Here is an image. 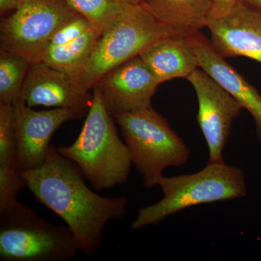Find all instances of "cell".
Returning <instances> with one entry per match:
<instances>
[{
  "label": "cell",
  "mask_w": 261,
  "mask_h": 261,
  "mask_svg": "<svg viewBox=\"0 0 261 261\" xmlns=\"http://www.w3.org/2000/svg\"><path fill=\"white\" fill-rule=\"evenodd\" d=\"M21 174L38 200L63 219L80 252L87 256L97 253L102 247L108 223L126 214V197L98 195L87 186L74 163L53 146L41 167Z\"/></svg>",
  "instance_id": "cell-1"
},
{
  "label": "cell",
  "mask_w": 261,
  "mask_h": 261,
  "mask_svg": "<svg viewBox=\"0 0 261 261\" xmlns=\"http://www.w3.org/2000/svg\"><path fill=\"white\" fill-rule=\"evenodd\" d=\"M100 89L93 87V99L76 140L60 146L62 155L74 163L97 191L110 190L128 181L132 161L126 144L117 130Z\"/></svg>",
  "instance_id": "cell-2"
},
{
  "label": "cell",
  "mask_w": 261,
  "mask_h": 261,
  "mask_svg": "<svg viewBox=\"0 0 261 261\" xmlns=\"http://www.w3.org/2000/svg\"><path fill=\"white\" fill-rule=\"evenodd\" d=\"M159 186L163 198L140 209L132 223V230L159 224L192 206L241 198L247 192L243 170L225 162L207 163L203 169L192 174L163 176Z\"/></svg>",
  "instance_id": "cell-3"
},
{
  "label": "cell",
  "mask_w": 261,
  "mask_h": 261,
  "mask_svg": "<svg viewBox=\"0 0 261 261\" xmlns=\"http://www.w3.org/2000/svg\"><path fill=\"white\" fill-rule=\"evenodd\" d=\"M114 118L145 187L159 186L166 168L180 167L189 161L190 149L152 107L121 113Z\"/></svg>",
  "instance_id": "cell-4"
},
{
  "label": "cell",
  "mask_w": 261,
  "mask_h": 261,
  "mask_svg": "<svg viewBox=\"0 0 261 261\" xmlns=\"http://www.w3.org/2000/svg\"><path fill=\"white\" fill-rule=\"evenodd\" d=\"M79 252L68 226L49 222L18 201L0 211V260L64 261Z\"/></svg>",
  "instance_id": "cell-5"
},
{
  "label": "cell",
  "mask_w": 261,
  "mask_h": 261,
  "mask_svg": "<svg viewBox=\"0 0 261 261\" xmlns=\"http://www.w3.org/2000/svg\"><path fill=\"white\" fill-rule=\"evenodd\" d=\"M177 34L160 23L140 5L130 4L101 33L79 83L89 92L103 75L138 56L151 43Z\"/></svg>",
  "instance_id": "cell-6"
},
{
  "label": "cell",
  "mask_w": 261,
  "mask_h": 261,
  "mask_svg": "<svg viewBox=\"0 0 261 261\" xmlns=\"http://www.w3.org/2000/svg\"><path fill=\"white\" fill-rule=\"evenodd\" d=\"M79 15L63 0H23L0 25L1 51L42 62L57 31Z\"/></svg>",
  "instance_id": "cell-7"
},
{
  "label": "cell",
  "mask_w": 261,
  "mask_h": 261,
  "mask_svg": "<svg viewBox=\"0 0 261 261\" xmlns=\"http://www.w3.org/2000/svg\"><path fill=\"white\" fill-rule=\"evenodd\" d=\"M198 100L197 122L209 151L208 163H223L233 121L243 109L240 103L200 68L187 77Z\"/></svg>",
  "instance_id": "cell-8"
},
{
  "label": "cell",
  "mask_w": 261,
  "mask_h": 261,
  "mask_svg": "<svg viewBox=\"0 0 261 261\" xmlns=\"http://www.w3.org/2000/svg\"><path fill=\"white\" fill-rule=\"evenodd\" d=\"M13 107L20 173L41 167L47 159L54 132L65 122L80 119L87 113L69 108L34 111L21 99L13 102Z\"/></svg>",
  "instance_id": "cell-9"
},
{
  "label": "cell",
  "mask_w": 261,
  "mask_h": 261,
  "mask_svg": "<svg viewBox=\"0 0 261 261\" xmlns=\"http://www.w3.org/2000/svg\"><path fill=\"white\" fill-rule=\"evenodd\" d=\"M159 82L140 56L132 58L98 81L105 105L113 117L152 107Z\"/></svg>",
  "instance_id": "cell-10"
},
{
  "label": "cell",
  "mask_w": 261,
  "mask_h": 261,
  "mask_svg": "<svg viewBox=\"0 0 261 261\" xmlns=\"http://www.w3.org/2000/svg\"><path fill=\"white\" fill-rule=\"evenodd\" d=\"M19 99L31 108H69L88 113L93 94L84 90L71 75L36 62L30 65Z\"/></svg>",
  "instance_id": "cell-11"
},
{
  "label": "cell",
  "mask_w": 261,
  "mask_h": 261,
  "mask_svg": "<svg viewBox=\"0 0 261 261\" xmlns=\"http://www.w3.org/2000/svg\"><path fill=\"white\" fill-rule=\"evenodd\" d=\"M210 42L222 58L246 57L261 63V11L237 2L227 15L210 18Z\"/></svg>",
  "instance_id": "cell-12"
},
{
  "label": "cell",
  "mask_w": 261,
  "mask_h": 261,
  "mask_svg": "<svg viewBox=\"0 0 261 261\" xmlns=\"http://www.w3.org/2000/svg\"><path fill=\"white\" fill-rule=\"evenodd\" d=\"M100 34L87 19L77 15L53 36L42 62L78 81Z\"/></svg>",
  "instance_id": "cell-13"
},
{
  "label": "cell",
  "mask_w": 261,
  "mask_h": 261,
  "mask_svg": "<svg viewBox=\"0 0 261 261\" xmlns=\"http://www.w3.org/2000/svg\"><path fill=\"white\" fill-rule=\"evenodd\" d=\"M192 38L198 58L199 68L222 86L243 109L251 114L256 127L257 138L261 143V94L215 50L205 36L199 32L192 34Z\"/></svg>",
  "instance_id": "cell-14"
},
{
  "label": "cell",
  "mask_w": 261,
  "mask_h": 261,
  "mask_svg": "<svg viewBox=\"0 0 261 261\" xmlns=\"http://www.w3.org/2000/svg\"><path fill=\"white\" fill-rule=\"evenodd\" d=\"M192 35L171 34L160 38L139 55L160 84L174 79H187L199 68Z\"/></svg>",
  "instance_id": "cell-15"
},
{
  "label": "cell",
  "mask_w": 261,
  "mask_h": 261,
  "mask_svg": "<svg viewBox=\"0 0 261 261\" xmlns=\"http://www.w3.org/2000/svg\"><path fill=\"white\" fill-rule=\"evenodd\" d=\"M214 0H141L157 21L179 34H193L207 27Z\"/></svg>",
  "instance_id": "cell-16"
},
{
  "label": "cell",
  "mask_w": 261,
  "mask_h": 261,
  "mask_svg": "<svg viewBox=\"0 0 261 261\" xmlns=\"http://www.w3.org/2000/svg\"><path fill=\"white\" fill-rule=\"evenodd\" d=\"M32 62L25 57L0 53V102L13 103L20 98Z\"/></svg>",
  "instance_id": "cell-17"
},
{
  "label": "cell",
  "mask_w": 261,
  "mask_h": 261,
  "mask_svg": "<svg viewBox=\"0 0 261 261\" xmlns=\"http://www.w3.org/2000/svg\"><path fill=\"white\" fill-rule=\"evenodd\" d=\"M77 13L102 33L116 17L129 7L126 0H63Z\"/></svg>",
  "instance_id": "cell-18"
},
{
  "label": "cell",
  "mask_w": 261,
  "mask_h": 261,
  "mask_svg": "<svg viewBox=\"0 0 261 261\" xmlns=\"http://www.w3.org/2000/svg\"><path fill=\"white\" fill-rule=\"evenodd\" d=\"M18 172L13 103L0 102V173Z\"/></svg>",
  "instance_id": "cell-19"
},
{
  "label": "cell",
  "mask_w": 261,
  "mask_h": 261,
  "mask_svg": "<svg viewBox=\"0 0 261 261\" xmlns=\"http://www.w3.org/2000/svg\"><path fill=\"white\" fill-rule=\"evenodd\" d=\"M238 0H214V8L210 18H220L231 11Z\"/></svg>",
  "instance_id": "cell-20"
},
{
  "label": "cell",
  "mask_w": 261,
  "mask_h": 261,
  "mask_svg": "<svg viewBox=\"0 0 261 261\" xmlns=\"http://www.w3.org/2000/svg\"><path fill=\"white\" fill-rule=\"evenodd\" d=\"M23 0H0V12L4 13L5 12L11 11L18 9Z\"/></svg>",
  "instance_id": "cell-21"
},
{
  "label": "cell",
  "mask_w": 261,
  "mask_h": 261,
  "mask_svg": "<svg viewBox=\"0 0 261 261\" xmlns=\"http://www.w3.org/2000/svg\"><path fill=\"white\" fill-rule=\"evenodd\" d=\"M261 11V0H238Z\"/></svg>",
  "instance_id": "cell-22"
},
{
  "label": "cell",
  "mask_w": 261,
  "mask_h": 261,
  "mask_svg": "<svg viewBox=\"0 0 261 261\" xmlns=\"http://www.w3.org/2000/svg\"><path fill=\"white\" fill-rule=\"evenodd\" d=\"M126 1L130 4L134 5H140L141 3V0H126Z\"/></svg>",
  "instance_id": "cell-23"
}]
</instances>
